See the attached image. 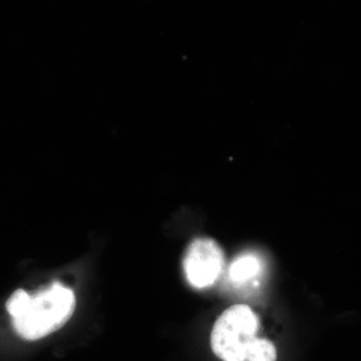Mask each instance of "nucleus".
<instances>
[{
    "mask_svg": "<svg viewBox=\"0 0 361 361\" xmlns=\"http://www.w3.org/2000/svg\"><path fill=\"white\" fill-rule=\"evenodd\" d=\"M258 329L257 316L249 306H231L214 324L211 334L213 353L223 361H247V349Z\"/></svg>",
    "mask_w": 361,
    "mask_h": 361,
    "instance_id": "2",
    "label": "nucleus"
},
{
    "mask_svg": "<svg viewBox=\"0 0 361 361\" xmlns=\"http://www.w3.org/2000/svg\"><path fill=\"white\" fill-rule=\"evenodd\" d=\"M75 308L73 291L59 282L33 296L18 289L6 302L14 330L25 341H37L56 331L68 322Z\"/></svg>",
    "mask_w": 361,
    "mask_h": 361,
    "instance_id": "1",
    "label": "nucleus"
},
{
    "mask_svg": "<svg viewBox=\"0 0 361 361\" xmlns=\"http://www.w3.org/2000/svg\"><path fill=\"white\" fill-rule=\"evenodd\" d=\"M224 253L213 239L194 240L185 254L184 271L187 281L197 289L211 286L224 269Z\"/></svg>",
    "mask_w": 361,
    "mask_h": 361,
    "instance_id": "3",
    "label": "nucleus"
},
{
    "mask_svg": "<svg viewBox=\"0 0 361 361\" xmlns=\"http://www.w3.org/2000/svg\"><path fill=\"white\" fill-rule=\"evenodd\" d=\"M261 269L260 262L256 256H240L229 268L230 278L236 283H244L252 278L257 276Z\"/></svg>",
    "mask_w": 361,
    "mask_h": 361,
    "instance_id": "4",
    "label": "nucleus"
},
{
    "mask_svg": "<svg viewBox=\"0 0 361 361\" xmlns=\"http://www.w3.org/2000/svg\"><path fill=\"white\" fill-rule=\"evenodd\" d=\"M247 361H276L277 351L274 344L267 339L255 338L247 349Z\"/></svg>",
    "mask_w": 361,
    "mask_h": 361,
    "instance_id": "5",
    "label": "nucleus"
}]
</instances>
